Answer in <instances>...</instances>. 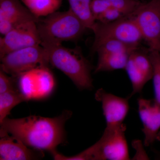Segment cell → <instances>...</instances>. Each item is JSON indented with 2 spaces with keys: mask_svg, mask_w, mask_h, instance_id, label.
I'll list each match as a JSON object with an SVG mask.
<instances>
[{
  "mask_svg": "<svg viewBox=\"0 0 160 160\" xmlns=\"http://www.w3.org/2000/svg\"><path fill=\"white\" fill-rule=\"evenodd\" d=\"M157 141H160V131L159 132L157 137Z\"/></svg>",
  "mask_w": 160,
  "mask_h": 160,
  "instance_id": "cell-22",
  "label": "cell"
},
{
  "mask_svg": "<svg viewBox=\"0 0 160 160\" xmlns=\"http://www.w3.org/2000/svg\"><path fill=\"white\" fill-rule=\"evenodd\" d=\"M142 4L139 0H92L91 9L97 20L100 15L110 8L117 9L126 16H134Z\"/></svg>",
  "mask_w": 160,
  "mask_h": 160,
  "instance_id": "cell-14",
  "label": "cell"
},
{
  "mask_svg": "<svg viewBox=\"0 0 160 160\" xmlns=\"http://www.w3.org/2000/svg\"><path fill=\"white\" fill-rule=\"evenodd\" d=\"M36 17L40 18L57 11L62 0H21Z\"/></svg>",
  "mask_w": 160,
  "mask_h": 160,
  "instance_id": "cell-16",
  "label": "cell"
},
{
  "mask_svg": "<svg viewBox=\"0 0 160 160\" xmlns=\"http://www.w3.org/2000/svg\"><path fill=\"white\" fill-rule=\"evenodd\" d=\"M40 35L62 43L76 41L84 33L86 26L69 9L67 11H56L37 23Z\"/></svg>",
  "mask_w": 160,
  "mask_h": 160,
  "instance_id": "cell-3",
  "label": "cell"
},
{
  "mask_svg": "<svg viewBox=\"0 0 160 160\" xmlns=\"http://www.w3.org/2000/svg\"><path fill=\"white\" fill-rule=\"evenodd\" d=\"M41 45L47 52L49 64L62 72L80 90L93 88L91 65L79 47L66 48L62 43L40 36Z\"/></svg>",
  "mask_w": 160,
  "mask_h": 160,
  "instance_id": "cell-2",
  "label": "cell"
},
{
  "mask_svg": "<svg viewBox=\"0 0 160 160\" xmlns=\"http://www.w3.org/2000/svg\"><path fill=\"white\" fill-rule=\"evenodd\" d=\"M96 100L102 104L106 128L117 127L123 124L129 109V98H123L99 89L95 94Z\"/></svg>",
  "mask_w": 160,
  "mask_h": 160,
  "instance_id": "cell-9",
  "label": "cell"
},
{
  "mask_svg": "<svg viewBox=\"0 0 160 160\" xmlns=\"http://www.w3.org/2000/svg\"><path fill=\"white\" fill-rule=\"evenodd\" d=\"M149 54L153 68V87L156 102L160 105V52L150 50Z\"/></svg>",
  "mask_w": 160,
  "mask_h": 160,
  "instance_id": "cell-19",
  "label": "cell"
},
{
  "mask_svg": "<svg viewBox=\"0 0 160 160\" xmlns=\"http://www.w3.org/2000/svg\"><path fill=\"white\" fill-rule=\"evenodd\" d=\"M97 65L94 72L125 69L131 53L99 52Z\"/></svg>",
  "mask_w": 160,
  "mask_h": 160,
  "instance_id": "cell-15",
  "label": "cell"
},
{
  "mask_svg": "<svg viewBox=\"0 0 160 160\" xmlns=\"http://www.w3.org/2000/svg\"><path fill=\"white\" fill-rule=\"evenodd\" d=\"M132 85V91L129 98L137 93H140L146 83L152 79L153 69L151 64L146 60L134 59L129 56L125 68Z\"/></svg>",
  "mask_w": 160,
  "mask_h": 160,
  "instance_id": "cell-13",
  "label": "cell"
},
{
  "mask_svg": "<svg viewBox=\"0 0 160 160\" xmlns=\"http://www.w3.org/2000/svg\"><path fill=\"white\" fill-rule=\"evenodd\" d=\"M29 98L20 91L0 93V124L10 113L11 109Z\"/></svg>",
  "mask_w": 160,
  "mask_h": 160,
  "instance_id": "cell-18",
  "label": "cell"
},
{
  "mask_svg": "<svg viewBox=\"0 0 160 160\" xmlns=\"http://www.w3.org/2000/svg\"><path fill=\"white\" fill-rule=\"evenodd\" d=\"M126 17L128 16H126L117 9L110 8L100 15L97 19L96 21L103 23L111 22Z\"/></svg>",
  "mask_w": 160,
  "mask_h": 160,
  "instance_id": "cell-21",
  "label": "cell"
},
{
  "mask_svg": "<svg viewBox=\"0 0 160 160\" xmlns=\"http://www.w3.org/2000/svg\"><path fill=\"white\" fill-rule=\"evenodd\" d=\"M0 58L1 69L18 78L27 72L50 65L47 52L41 45L12 52Z\"/></svg>",
  "mask_w": 160,
  "mask_h": 160,
  "instance_id": "cell-5",
  "label": "cell"
},
{
  "mask_svg": "<svg viewBox=\"0 0 160 160\" xmlns=\"http://www.w3.org/2000/svg\"><path fill=\"white\" fill-rule=\"evenodd\" d=\"M41 43L37 22L22 23L0 38V58L12 52L40 45Z\"/></svg>",
  "mask_w": 160,
  "mask_h": 160,
  "instance_id": "cell-8",
  "label": "cell"
},
{
  "mask_svg": "<svg viewBox=\"0 0 160 160\" xmlns=\"http://www.w3.org/2000/svg\"><path fill=\"white\" fill-rule=\"evenodd\" d=\"M126 125L106 128L103 135L94 144L95 160H127L129 158L125 136Z\"/></svg>",
  "mask_w": 160,
  "mask_h": 160,
  "instance_id": "cell-6",
  "label": "cell"
},
{
  "mask_svg": "<svg viewBox=\"0 0 160 160\" xmlns=\"http://www.w3.org/2000/svg\"><path fill=\"white\" fill-rule=\"evenodd\" d=\"M138 108L142 123L144 145L149 146L157 141L160 129V105L155 100L138 99Z\"/></svg>",
  "mask_w": 160,
  "mask_h": 160,
  "instance_id": "cell-11",
  "label": "cell"
},
{
  "mask_svg": "<svg viewBox=\"0 0 160 160\" xmlns=\"http://www.w3.org/2000/svg\"><path fill=\"white\" fill-rule=\"evenodd\" d=\"M1 138V160H39L44 157L42 150L28 148V146L16 138L8 134Z\"/></svg>",
  "mask_w": 160,
  "mask_h": 160,
  "instance_id": "cell-12",
  "label": "cell"
},
{
  "mask_svg": "<svg viewBox=\"0 0 160 160\" xmlns=\"http://www.w3.org/2000/svg\"><path fill=\"white\" fill-rule=\"evenodd\" d=\"M72 115V112L65 110L60 115L52 118L38 116L17 119L6 118L1 123L0 136L10 135L27 146L52 153L65 141L64 126Z\"/></svg>",
  "mask_w": 160,
  "mask_h": 160,
  "instance_id": "cell-1",
  "label": "cell"
},
{
  "mask_svg": "<svg viewBox=\"0 0 160 160\" xmlns=\"http://www.w3.org/2000/svg\"><path fill=\"white\" fill-rule=\"evenodd\" d=\"M18 78L9 76L5 72L0 70V93L8 92L18 91L20 89L18 87Z\"/></svg>",
  "mask_w": 160,
  "mask_h": 160,
  "instance_id": "cell-20",
  "label": "cell"
},
{
  "mask_svg": "<svg viewBox=\"0 0 160 160\" xmlns=\"http://www.w3.org/2000/svg\"><path fill=\"white\" fill-rule=\"evenodd\" d=\"M134 16L149 49L160 52V0L143 3Z\"/></svg>",
  "mask_w": 160,
  "mask_h": 160,
  "instance_id": "cell-7",
  "label": "cell"
},
{
  "mask_svg": "<svg viewBox=\"0 0 160 160\" xmlns=\"http://www.w3.org/2000/svg\"><path fill=\"white\" fill-rule=\"evenodd\" d=\"M21 0H0V32L8 33L22 23L35 21L36 17L28 8L23 6Z\"/></svg>",
  "mask_w": 160,
  "mask_h": 160,
  "instance_id": "cell-10",
  "label": "cell"
},
{
  "mask_svg": "<svg viewBox=\"0 0 160 160\" xmlns=\"http://www.w3.org/2000/svg\"><path fill=\"white\" fill-rule=\"evenodd\" d=\"M94 34L92 50L108 40H117L132 46H138L143 39L134 16L126 17L111 22L96 21L92 30Z\"/></svg>",
  "mask_w": 160,
  "mask_h": 160,
  "instance_id": "cell-4",
  "label": "cell"
},
{
  "mask_svg": "<svg viewBox=\"0 0 160 160\" xmlns=\"http://www.w3.org/2000/svg\"><path fill=\"white\" fill-rule=\"evenodd\" d=\"M69 9L82 22L87 29L93 28L96 22L92 12L91 5L92 0H67Z\"/></svg>",
  "mask_w": 160,
  "mask_h": 160,
  "instance_id": "cell-17",
  "label": "cell"
}]
</instances>
